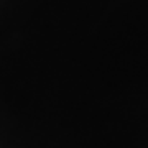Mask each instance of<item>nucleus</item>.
Segmentation results:
<instances>
[]
</instances>
